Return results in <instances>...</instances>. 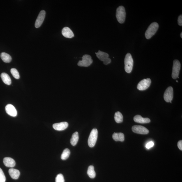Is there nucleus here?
I'll return each instance as SVG.
<instances>
[{"label": "nucleus", "mask_w": 182, "mask_h": 182, "mask_svg": "<svg viewBox=\"0 0 182 182\" xmlns=\"http://www.w3.org/2000/svg\"><path fill=\"white\" fill-rule=\"evenodd\" d=\"M114 119L115 121L117 123H120L123 122V116L122 114L120 112H116L114 115Z\"/></svg>", "instance_id": "4be33fe9"}, {"label": "nucleus", "mask_w": 182, "mask_h": 182, "mask_svg": "<svg viewBox=\"0 0 182 182\" xmlns=\"http://www.w3.org/2000/svg\"><path fill=\"white\" fill-rule=\"evenodd\" d=\"M6 181L4 173L1 168H0V182H5Z\"/></svg>", "instance_id": "bb28decb"}, {"label": "nucleus", "mask_w": 182, "mask_h": 182, "mask_svg": "<svg viewBox=\"0 0 182 182\" xmlns=\"http://www.w3.org/2000/svg\"><path fill=\"white\" fill-rule=\"evenodd\" d=\"M177 146L179 149L182 150V141L181 140H180L178 142Z\"/></svg>", "instance_id": "c756f323"}, {"label": "nucleus", "mask_w": 182, "mask_h": 182, "mask_svg": "<svg viewBox=\"0 0 182 182\" xmlns=\"http://www.w3.org/2000/svg\"><path fill=\"white\" fill-rule=\"evenodd\" d=\"M62 34L63 36L66 38H72L74 37L73 31L68 27H64L63 29Z\"/></svg>", "instance_id": "dca6fc26"}, {"label": "nucleus", "mask_w": 182, "mask_h": 182, "mask_svg": "<svg viewBox=\"0 0 182 182\" xmlns=\"http://www.w3.org/2000/svg\"><path fill=\"white\" fill-rule=\"evenodd\" d=\"M116 16L117 20L120 23H124L126 17V12L124 7L120 6L117 8Z\"/></svg>", "instance_id": "7ed1b4c3"}, {"label": "nucleus", "mask_w": 182, "mask_h": 182, "mask_svg": "<svg viewBox=\"0 0 182 182\" xmlns=\"http://www.w3.org/2000/svg\"><path fill=\"white\" fill-rule=\"evenodd\" d=\"M1 77L2 80L5 84L7 85H10L12 83L11 78L8 74L3 73L1 74Z\"/></svg>", "instance_id": "6ab92c4d"}, {"label": "nucleus", "mask_w": 182, "mask_h": 182, "mask_svg": "<svg viewBox=\"0 0 182 182\" xmlns=\"http://www.w3.org/2000/svg\"><path fill=\"white\" fill-rule=\"evenodd\" d=\"M68 124L67 122H62L60 123H55L53 125V129L56 130L61 131L65 130L68 127Z\"/></svg>", "instance_id": "ddd939ff"}, {"label": "nucleus", "mask_w": 182, "mask_h": 182, "mask_svg": "<svg viewBox=\"0 0 182 182\" xmlns=\"http://www.w3.org/2000/svg\"><path fill=\"white\" fill-rule=\"evenodd\" d=\"M132 130L134 132L138 134L145 135L149 132V130L142 126L136 125L132 127Z\"/></svg>", "instance_id": "9d476101"}, {"label": "nucleus", "mask_w": 182, "mask_h": 182, "mask_svg": "<svg viewBox=\"0 0 182 182\" xmlns=\"http://www.w3.org/2000/svg\"><path fill=\"white\" fill-rule=\"evenodd\" d=\"M112 138L116 141H120L123 142L124 140V135L123 133H115L113 134Z\"/></svg>", "instance_id": "a211bd4d"}, {"label": "nucleus", "mask_w": 182, "mask_h": 182, "mask_svg": "<svg viewBox=\"0 0 182 182\" xmlns=\"http://www.w3.org/2000/svg\"><path fill=\"white\" fill-rule=\"evenodd\" d=\"M154 145V143L153 141H150L148 143H147L146 144V147L147 148V149H149V148L153 147Z\"/></svg>", "instance_id": "cd10ccee"}, {"label": "nucleus", "mask_w": 182, "mask_h": 182, "mask_svg": "<svg viewBox=\"0 0 182 182\" xmlns=\"http://www.w3.org/2000/svg\"><path fill=\"white\" fill-rule=\"evenodd\" d=\"M4 164L7 167L13 168L15 166L16 162L14 159L10 157L4 158L3 160Z\"/></svg>", "instance_id": "4468645a"}, {"label": "nucleus", "mask_w": 182, "mask_h": 182, "mask_svg": "<svg viewBox=\"0 0 182 182\" xmlns=\"http://www.w3.org/2000/svg\"><path fill=\"white\" fill-rule=\"evenodd\" d=\"M159 26L157 22H153L148 27L146 31L145 36L147 39H149L155 34L159 29Z\"/></svg>", "instance_id": "f03ea898"}, {"label": "nucleus", "mask_w": 182, "mask_h": 182, "mask_svg": "<svg viewBox=\"0 0 182 182\" xmlns=\"http://www.w3.org/2000/svg\"><path fill=\"white\" fill-rule=\"evenodd\" d=\"M151 84V79L149 78L144 79L139 83L137 88L138 90L141 91L145 90L149 88Z\"/></svg>", "instance_id": "6e6552de"}, {"label": "nucleus", "mask_w": 182, "mask_h": 182, "mask_svg": "<svg viewBox=\"0 0 182 182\" xmlns=\"http://www.w3.org/2000/svg\"><path fill=\"white\" fill-rule=\"evenodd\" d=\"M98 136V131L96 129L92 130L88 139V145L90 147H93L95 145Z\"/></svg>", "instance_id": "20e7f679"}, {"label": "nucleus", "mask_w": 182, "mask_h": 182, "mask_svg": "<svg viewBox=\"0 0 182 182\" xmlns=\"http://www.w3.org/2000/svg\"><path fill=\"white\" fill-rule=\"evenodd\" d=\"M79 140V135L78 132H76L72 135L70 142L72 145L75 146Z\"/></svg>", "instance_id": "aec40b11"}, {"label": "nucleus", "mask_w": 182, "mask_h": 182, "mask_svg": "<svg viewBox=\"0 0 182 182\" xmlns=\"http://www.w3.org/2000/svg\"><path fill=\"white\" fill-rule=\"evenodd\" d=\"M1 58L3 62L5 63L10 62L12 60V57L10 55L5 52H2L1 54Z\"/></svg>", "instance_id": "412c9836"}, {"label": "nucleus", "mask_w": 182, "mask_h": 182, "mask_svg": "<svg viewBox=\"0 0 182 182\" xmlns=\"http://www.w3.org/2000/svg\"><path fill=\"white\" fill-rule=\"evenodd\" d=\"M178 24L180 26L182 25V15H180L178 19Z\"/></svg>", "instance_id": "c85d7f7f"}, {"label": "nucleus", "mask_w": 182, "mask_h": 182, "mask_svg": "<svg viewBox=\"0 0 182 182\" xmlns=\"http://www.w3.org/2000/svg\"><path fill=\"white\" fill-rule=\"evenodd\" d=\"M181 38H182V33H181Z\"/></svg>", "instance_id": "7c9ffc66"}, {"label": "nucleus", "mask_w": 182, "mask_h": 182, "mask_svg": "<svg viewBox=\"0 0 182 182\" xmlns=\"http://www.w3.org/2000/svg\"><path fill=\"white\" fill-rule=\"evenodd\" d=\"M9 173L11 178L14 179H18L20 175L19 170L16 169L11 168L9 170Z\"/></svg>", "instance_id": "f3484780"}, {"label": "nucleus", "mask_w": 182, "mask_h": 182, "mask_svg": "<svg viewBox=\"0 0 182 182\" xmlns=\"http://www.w3.org/2000/svg\"><path fill=\"white\" fill-rule=\"evenodd\" d=\"M93 62L92 57L88 55H85L82 57V60L79 61L78 65L80 66L88 67L90 66Z\"/></svg>", "instance_id": "0eeeda50"}, {"label": "nucleus", "mask_w": 182, "mask_h": 182, "mask_svg": "<svg viewBox=\"0 0 182 182\" xmlns=\"http://www.w3.org/2000/svg\"><path fill=\"white\" fill-rule=\"evenodd\" d=\"M173 98V88L171 86L169 87L165 90L164 95L165 101L167 102L172 103V101Z\"/></svg>", "instance_id": "1a4fd4ad"}, {"label": "nucleus", "mask_w": 182, "mask_h": 182, "mask_svg": "<svg viewBox=\"0 0 182 182\" xmlns=\"http://www.w3.org/2000/svg\"><path fill=\"white\" fill-rule=\"evenodd\" d=\"M181 64L179 61L177 60L174 61L173 66L172 77V78L176 79L179 78V75L180 70H181Z\"/></svg>", "instance_id": "39448f33"}, {"label": "nucleus", "mask_w": 182, "mask_h": 182, "mask_svg": "<svg viewBox=\"0 0 182 182\" xmlns=\"http://www.w3.org/2000/svg\"><path fill=\"white\" fill-rule=\"evenodd\" d=\"M176 82H178V81L177 80H176Z\"/></svg>", "instance_id": "2f4dec72"}, {"label": "nucleus", "mask_w": 182, "mask_h": 182, "mask_svg": "<svg viewBox=\"0 0 182 182\" xmlns=\"http://www.w3.org/2000/svg\"><path fill=\"white\" fill-rule=\"evenodd\" d=\"M134 122L140 124H147L149 123L150 120L149 118H143L140 115H137L134 116Z\"/></svg>", "instance_id": "2eb2a0df"}, {"label": "nucleus", "mask_w": 182, "mask_h": 182, "mask_svg": "<svg viewBox=\"0 0 182 182\" xmlns=\"http://www.w3.org/2000/svg\"><path fill=\"white\" fill-rule=\"evenodd\" d=\"M5 111L7 114L11 116L15 117L17 116V111L13 106L12 105H7L5 107Z\"/></svg>", "instance_id": "f8f14e48"}, {"label": "nucleus", "mask_w": 182, "mask_h": 182, "mask_svg": "<svg viewBox=\"0 0 182 182\" xmlns=\"http://www.w3.org/2000/svg\"><path fill=\"white\" fill-rule=\"evenodd\" d=\"M70 154V150L68 148H66L63 151L62 155H61V159L62 160H66L69 157Z\"/></svg>", "instance_id": "b1692460"}, {"label": "nucleus", "mask_w": 182, "mask_h": 182, "mask_svg": "<svg viewBox=\"0 0 182 182\" xmlns=\"http://www.w3.org/2000/svg\"><path fill=\"white\" fill-rule=\"evenodd\" d=\"M96 56L100 60L103 62V64L105 65H108L111 62V59L109 57L108 54L104 52L99 50L98 52L96 53Z\"/></svg>", "instance_id": "423d86ee"}, {"label": "nucleus", "mask_w": 182, "mask_h": 182, "mask_svg": "<svg viewBox=\"0 0 182 182\" xmlns=\"http://www.w3.org/2000/svg\"><path fill=\"white\" fill-rule=\"evenodd\" d=\"M55 182H64V176L62 174H58L55 179Z\"/></svg>", "instance_id": "a878e982"}, {"label": "nucleus", "mask_w": 182, "mask_h": 182, "mask_svg": "<svg viewBox=\"0 0 182 182\" xmlns=\"http://www.w3.org/2000/svg\"><path fill=\"white\" fill-rule=\"evenodd\" d=\"M87 173L91 179H94L95 177L96 173L94 170V167L93 166H90L88 167Z\"/></svg>", "instance_id": "5701e85b"}, {"label": "nucleus", "mask_w": 182, "mask_h": 182, "mask_svg": "<svg viewBox=\"0 0 182 182\" xmlns=\"http://www.w3.org/2000/svg\"><path fill=\"white\" fill-rule=\"evenodd\" d=\"M11 73L15 78L18 79L20 78L19 73L17 70L15 68H12L11 70Z\"/></svg>", "instance_id": "393cba45"}, {"label": "nucleus", "mask_w": 182, "mask_h": 182, "mask_svg": "<svg viewBox=\"0 0 182 182\" xmlns=\"http://www.w3.org/2000/svg\"><path fill=\"white\" fill-rule=\"evenodd\" d=\"M46 12L44 10L41 11L39 14L38 15V17L35 23V27L37 28H38L41 27L44 21L45 18Z\"/></svg>", "instance_id": "9b49d317"}, {"label": "nucleus", "mask_w": 182, "mask_h": 182, "mask_svg": "<svg viewBox=\"0 0 182 182\" xmlns=\"http://www.w3.org/2000/svg\"><path fill=\"white\" fill-rule=\"evenodd\" d=\"M134 61L130 53L126 54L124 59V69L127 73H131L133 70Z\"/></svg>", "instance_id": "f257e3e1"}]
</instances>
